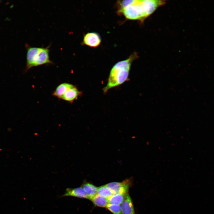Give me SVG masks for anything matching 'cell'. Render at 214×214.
Instances as JSON below:
<instances>
[{"instance_id": "9c48e42d", "label": "cell", "mask_w": 214, "mask_h": 214, "mask_svg": "<svg viewBox=\"0 0 214 214\" xmlns=\"http://www.w3.org/2000/svg\"><path fill=\"white\" fill-rule=\"evenodd\" d=\"M121 207L122 214H135L132 199L128 193L121 204Z\"/></svg>"}, {"instance_id": "ba28073f", "label": "cell", "mask_w": 214, "mask_h": 214, "mask_svg": "<svg viewBox=\"0 0 214 214\" xmlns=\"http://www.w3.org/2000/svg\"><path fill=\"white\" fill-rule=\"evenodd\" d=\"M81 94V92L74 85L64 93L61 99L71 103L77 99Z\"/></svg>"}, {"instance_id": "9a60e30c", "label": "cell", "mask_w": 214, "mask_h": 214, "mask_svg": "<svg viewBox=\"0 0 214 214\" xmlns=\"http://www.w3.org/2000/svg\"><path fill=\"white\" fill-rule=\"evenodd\" d=\"M106 207L114 214H122L121 207L119 205L108 203Z\"/></svg>"}, {"instance_id": "6da1fadb", "label": "cell", "mask_w": 214, "mask_h": 214, "mask_svg": "<svg viewBox=\"0 0 214 214\" xmlns=\"http://www.w3.org/2000/svg\"><path fill=\"white\" fill-rule=\"evenodd\" d=\"M138 57L135 53L127 59L118 62L113 66L110 71L107 85L103 89L104 92L120 85L128 79L132 63Z\"/></svg>"}, {"instance_id": "7c38bea8", "label": "cell", "mask_w": 214, "mask_h": 214, "mask_svg": "<svg viewBox=\"0 0 214 214\" xmlns=\"http://www.w3.org/2000/svg\"><path fill=\"white\" fill-rule=\"evenodd\" d=\"M90 200L95 205L101 207H106L108 204L107 199L97 194Z\"/></svg>"}, {"instance_id": "3957f363", "label": "cell", "mask_w": 214, "mask_h": 214, "mask_svg": "<svg viewBox=\"0 0 214 214\" xmlns=\"http://www.w3.org/2000/svg\"><path fill=\"white\" fill-rule=\"evenodd\" d=\"M120 10L128 19L143 21L147 18L143 8L141 0H134L132 4Z\"/></svg>"}, {"instance_id": "7a4b0ae2", "label": "cell", "mask_w": 214, "mask_h": 214, "mask_svg": "<svg viewBox=\"0 0 214 214\" xmlns=\"http://www.w3.org/2000/svg\"><path fill=\"white\" fill-rule=\"evenodd\" d=\"M49 51L48 47L28 48L26 54V69L28 70L33 67L52 63L50 59Z\"/></svg>"}, {"instance_id": "5b68a950", "label": "cell", "mask_w": 214, "mask_h": 214, "mask_svg": "<svg viewBox=\"0 0 214 214\" xmlns=\"http://www.w3.org/2000/svg\"><path fill=\"white\" fill-rule=\"evenodd\" d=\"M141 2L147 17L152 13L158 7L166 3L165 1L164 0H141Z\"/></svg>"}, {"instance_id": "8fae6325", "label": "cell", "mask_w": 214, "mask_h": 214, "mask_svg": "<svg viewBox=\"0 0 214 214\" xmlns=\"http://www.w3.org/2000/svg\"><path fill=\"white\" fill-rule=\"evenodd\" d=\"M84 189L90 199L97 194L98 187L88 183H85L82 185Z\"/></svg>"}, {"instance_id": "8992f818", "label": "cell", "mask_w": 214, "mask_h": 214, "mask_svg": "<svg viewBox=\"0 0 214 214\" xmlns=\"http://www.w3.org/2000/svg\"><path fill=\"white\" fill-rule=\"evenodd\" d=\"M83 43L85 45L92 47H96L100 44L101 38L99 34L95 32L87 33L84 36Z\"/></svg>"}, {"instance_id": "5bb4252c", "label": "cell", "mask_w": 214, "mask_h": 214, "mask_svg": "<svg viewBox=\"0 0 214 214\" xmlns=\"http://www.w3.org/2000/svg\"><path fill=\"white\" fill-rule=\"evenodd\" d=\"M97 194L106 199L113 194L111 191L106 185L98 187Z\"/></svg>"}, {"instance_id": "52a82bcc", "label": "cell", "mask_w": 214, "mask_h": 214, "mask_svg": "<svg viewBox=\"0 0 214 214\" xmlns=\"http://www.w3.org/2000/svg\"><path fill=\"white\" fill-rule=\"evenodd\" d=\"M65 196H71L75 197L89 199V198L82 187H78L75 188H67L66 189L62 197Z\"/></svg>"}, {"instance_id": "277c9868", "label": "cell", "mask_w": 214, "mask_h": 214, "mask_svg": "<svg viewBox=\"0 0 214 214\" xmlns=\"http://www.w3.org/2000/svg\"><path fill=\"white\" fill-rule=\"evenodd\" d=\"M131 183V180L127 179L121 182H111L106 185L111 191L113 194H127L128 193Z\"/></svg>"}, {"instance_id": "4fadbf2b", "label": "cell", "mask_w": 214, "mask_h": 214, "mask_svg": "<svg viewBox=\"0 0 214 214\" xmlns=\"http://www.w3.org/2000/svg\"><path fill=\"white\" fill-rule=\"evenodd\" d=\"M127 194L117 193L113 194L107 199L108 203L119 205L121 204L124 200Z\"/></svg>"}, {"instance_id": "30bf717a", "label": "cell", "mask_w": 214, "mask_h": 214, "mask_svg": "<svg viewBox=\"0 0 214 214\" xmlns=\"http://www.w3.org/2000/svg\"><path fill=\"white\" fill-rule=\"evenodd\" d=\"M74 85L67 83H64L59 85L53 93V95L59 99H61L64 93Z\"/></svg>"}]
</instances>
